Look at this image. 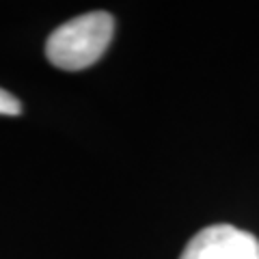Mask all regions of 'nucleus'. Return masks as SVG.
Returning a JSON list of instances; mask_svg holds the SVG:
<instances>
[{"instance_id": "1", "label": "nucleus", "mask_w": 259, "mask_h": 259, "mask_svg": "<svg viewBox=\"0 0 259 259\" xmlns=\"http://www.w3.org/2000/svg\"><path fill=\"white\" fill-rule=\"evenodd\" d=\"M115 32V20L106 11H91L61 24L46 44V56L65 71H80L100 59Z\"/></svg>"}, {"instance_id": "2", "label": "nucleus", "mask_w": 259, "mask_h": 259, "mask_svg": "<svg viewBox=\"0 0 259 259\" xmlns=\"http://www.w3.org/2000/svg\"><path fill=\"white\" fill-rule=\"evenodd\" d=\"M180 259H259V240L233 225H212L186 244Z\"/></svg>"}, {"instance_id": "3", "label": "nucleus", "mask_w": 259, "mask_h": 259, "mask_svg": "<svg viewBox=\"0 0 259 259\" xmlns=\"http://www.w3.org/2000/svg\"><path fill=\"white\" fill-rule=\"evenodd\" d=\"M20 102L15 100V95H11L9 91L0 89V115H7V117H13V115H20Z\"/></svg>"}]
</instances>
